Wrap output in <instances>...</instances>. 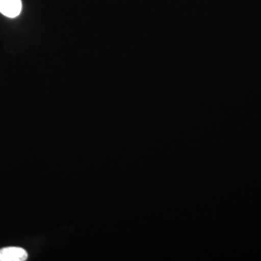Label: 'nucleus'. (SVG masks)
<instances>
[{
	"label": "nucleus",
	"mask_w": 261,
	"mask_h": 261,
	"mask_svg": "<svg viewBox=\"0 0 261 261\" xmlns=\"http://www.w3.org/2000/svg\"><path fill=\"white\" fill-rule=\"evenodd\" d=\"M28 252L19 247H8L0 250V261H24L28 259Z\"/></svg>",
	"instance_id": "2"
},
{
	"label": "nucleus",
	"mask_w": 261,
	"mask_h": 261,
	"mask_svg": "<svg viewBox=\"0 0 261 261\" xmlns=\"http://www.w3.org/2000/svg\"><path fill=\"white\" fill-rule=\"evenodd\" d=\"M21 10V0H0V14L7 18L15 19L19 17Z\"/></svg>",
	"instance_id": "1"
}]
</instances>
